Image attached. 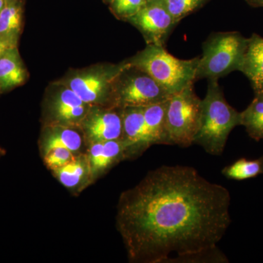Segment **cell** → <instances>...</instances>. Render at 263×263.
I'll use <instances>...</instances> for the list:
<instances>
[{
    "instance_id": "cell-4",
    "label": "cell",
    "mask_w": 263,
    "mask_h": 263,
    "mask_svg": "<svg viewBox=\"0 0 263 263\" xmlns=\"http://www.w3.org/2000/svg\"><path fill=\"white\" fill-rule=\"evenodd\" d=\"M249 37L239 32H214L202 44L195 81L217 79L241 70Z\"/></svg>"
},
{
    "instance_id": "cell-30",
    "label": "cell",
    "mask_w": 263,
    "mask_h": 263,
    "mask_svg": "<svg viewBox=\"0 0 263 263\" xmlns=\"http://www.w3.org/2000/svg\"><path fill=\"white\" fill-rule=\"evenodd\" d=\"M7 1H15V0H7Z\"/></svg>"
},
{
    "instance_id": "cell-22",
    "label": "cell",
    "mask_w": 263,
    "mask_h": 263,
    "mask_svg": "<svg viewBox=\"0 0 263 263\" xmlns=\"http://www.w3.org/2000/svg\"><path fill=\"white\" fill-rule=\"evenodd\" d=\"M228 263V257L217 247L189 255L171 259L167 263Z\"/></svg>"
},
{
    "instance_id": "cell-18",
    "label": "cell",
    "mask_w": 263,
    "mask_h": 263,
    "mask_svg": "<svg viewBox=\"0 0 263 263\" xmlns=\"http://www.w3.org/2000/svg\"><path fill=\"white\" fill-rule=\"evenodd\" d=\"M22 10L20 0L7 1L0 12V39L18 44L22 26Z\"/></svg>"
},
{
    "instance_id": "cell-1",
    "label": "cell",
    "mask_w": 263,
    "mask_h": 263,
    "mask_svg": "<svg viewBox=\"0 0 263 263\" xmlns=\"http://www.w3.org/2000/svg\"><path fill=\"white\" fill-rule=\"evenodd\" d=\"M230 192L193 167L163 165L123 192L117 228L129 262L169 260L217 247L231 223Z\"/></svg>"
},
{
    "instance_id": "cell-14",
    "label": "cell",
    "mask_w": 263,
    "mask_h": 263,
    "mask_svg": "<svg viewBox=\"0 0 263 263\" xmlns=\"http://www.w3.org/2000/svg\"><path fill=\"white\" fill-rule=\"evenodd\" d=\"M51 172L65 187L75 193L82 191L93 183L86 153L76 155L69 163Z\"/></svg>"
},
{
    "instance_id": "cell-28",
    "label": "cell",
    "mask_w": 263,
    "mask_h": 263,
    "mask_svg": "<svg viewBox=\"0 0 263 263\" xmlns=\"http://www.w3.org/2000/svg\"><path fill=\"white\" fill-rule=\"evenodd\" d=\"M3 155H4V151H3V148H0V157Z\"/></svg>"
},
{
    "instance_id": "cell-11",
    "label": "cell",
    "mask_w": 263,
    "mask_h": 263,
    "mask_svg": "<svg viewBox=\"0 0 263 263\" xmlns=\"http://www.w3.org/2000/svg\"><path fill=\"white\" fill-rule=\"evenodd\" d=\"M86 155L92 182L118 162L130 159L129 148L122 139L90 144L87 147Z\"/></svg>"
},
{
    "instance_id": "cell-5",
    "label": "cell",
    "mask_w": 263,
    "mask_h": 263,
    "mask_svg": "<svg viewBox=\"0 0 263 263\" xmlns=\"http://www.w3.org/2000/svg\"><path fill=\"white\" fill-rule=\"evenodd\" d=\"M202 100L194 89V84L171 95L166 111L167 145L186 148L193 144L200 126Z\"/></svg>"
},
{
    "instance_id": "cell-27",
    "label": "cell",
    "mask_w": 263,
    "mask_h": 263,
    "mask_svg": "<svg viewBox=\"0 0 263 263\" xmlns=\"http://www.w3.org/2000/svg\"><path fill=\"white\" fill-rule=\"evenodd\" d=\"M7 0H0V12L4 8L5 5H6Z\"/></svg>"
},
{
    "instance_id": "cell-29",
    "label": "cell",
    "mask_w": 263,
    "mask_h": 263,
    "mask_svg": "<svg viewBox=\"0 0 263 263\" xmlns=\"http://www.w3.org/2000/svg\"><path fill=\"white\" fill-rule=\"evenodd\" d=\"M103 1L105 2V3H110V0H103Z\"/></svg>"
},
{
    "instance_id": "cell-8",
    "label": "cell",
    "mask_w": 263,
    "mask_h": 263,
    "mask_svg": "<svg viewBox=\"0 0 263 263\" xmlns=\"http://www.w3.org/2000/svg\"><path fill=\"white\" fill-rule=\"evenodd\" d=\"M127 22L140 31L147 44L164 47L171 33L178 25L162 0L148 2Z\"/></svg>"
},
{
    "instance_id": "cell-21",
    "label": "cell",
    "mask_w": 263,
    "mask_h": 263,
    "mask_svg": "<svg viewBox=\"0 0 263 263\" xmlns=\"http://www.w3.org/2000/svg\"><path fill=\"white\" fill-rule=\"evenodd\" d=\"M172 15L175 22L179 24L185 17L201 8L210 0H162Z\"/></svg>"
},
{
    "instance_id": "cell-6",
    "label": "cell",
    "mask_w": 263,
    "mask_h": 263,
    "mask_svg": "<svg viewBox=\"0 0 263 263\" xmlns=\"http://www.w3.org/2000/svg\"><path fill=\"white\" fill-rule=\"evenodd\" d=\"M171 96L148 74L126 61L114 83L113 108L146 107L165 101Z\"/></svg>"
},
{
    "instance_id": "cell-2",
    "label": "cell",
    "mask_w": 263,
    "mask_h": 263,
    "mask_svg": "<svg viewBox=\"0 0 263 263\" xmlns=\"http://www.w3.org/2000/svg\"><path fill=\"white\" fill-rule=\"evenodd\" d=\"M241 124L240 112L227 102L217 79L209 80L206 95L202 100L201 121L193 144L208 154L222 155L230 133Z\"/></svg>"
},
{
    "instance_id": "cell-20",
    "label": "cell",
    "mask_w": 263,
    "mask_h": 263,
    "mask_svg": "<svg viewBox=\"0 0 263 263\" xmlns=\"http://www.w3.org/2000/svg\"><path fill=\"white\" fill-rule=\"evenodd\" d=\"M221 174L228 179L243 181L263 174V156L256 160L240 158L226 166Z\"/></svg>"
},
{
    "instance_id": "cell-7",
    "label": "cell",
    "mask_w": 263,
    "mask_h": 263,
    "mask_svg": "<svg viewBox=\"0 0 263 263\" xmlns=\"http://www.w3.org/2000/svg\"><path fill=\"white\" fill-rule=\"evenodd\" d=\"M125 66L126 61L76 72L63 84L91 106L113 108L114 83Z\"/></svg>"
},
{
    "instance_id": "cell-12",
    "label": "cell",
    "mask_w": 263,
    "mask_h": 263,
    "mask_svg": "<svg viewBox=\"0 0 263 263\" xmlns=\"http://www.w3.org/2000/svg\"><path fill=\"white\" fill-rule=\"evenodd\" d=\"M42 157L53 148H66L75 155L86 153L87 145L80 128L45 125L39 141Z\"/></svg>"
},
{
    "instance_id": "cell-16",
    "label": "cell",
    "mask_w": 263,
    "mask_h": 263,
    "mask_svg": "<svg viewBox=\"0 0 263 263\" xmlns=\"http://www.w3.org/2000/svg\"><path fill=\"white\" fill-rule=\"evenodd\" d=\"M240 72L250 81L255 94L263 92V37L256 33L249 37Z\"/></svg>"
},
{
    "instance_id": "cell-10",
    "label": "cell",
    "mask_w": 263,
    "mask_h": 263,
    "mask_svg": "<svg viewBox=\"0 0 263 263\" xmlns=\"http://www.w3.org/2000/svg\"><path fill=\"white\" fill-rule=\"evenodd\" d=\"M86 145L122 139V108L91 106L81 124Z\"/></svg>"
},
{
    "instance_id": "cell-3",
    "label": "cell",
    "mask_w": 263,
    "mask_h": 263,
    "mask_svg": "<svg viewBox=\"0 0 263 263\" xmlns=\"http://www.w3.org/2000/svg\"><path fill=\"white\" fill-rule=\"evenodd\" d=\"M200 57L191 60L176 58L164 46L147 44L146 47L127 60V63L144 71L170 95L176 94L195 84Z\"/></svg>"
},
{
    "instance_id": "cell-24",
    "label": "cell",
    "mask_w": 263,
    "mask_h": 263,
    "mask_svg": "<svg viewBox=\"0 0 263 263\" xmlns=\"http://www.w3.org/2000/svg\"><path fill=\"white\" fill-rule=\"evenodd\" d=\"M75 154L66 148H53L43 156V162L51 171L61 167L73 160Z\"/></svg>"
},
{
    "instance_id": "cell-17",
    "label": "cell",
    "mask_w": 263,
    "mask_h": 263,
    "mask_svg": "<svg viewBox=\"0 0 263 263\" xmlns=\"http://www.w3.org/2000/svg\"><path fill=\"white\" fill-rule=\"evenodd\" d=\"M167 102L168 100L143 107L145 127L151 146L167 145L166 133Z\"/></svg>"
},
{
    "instance_id": "cell-19",
    "label": "cell",
    "mask_w": 263,
    "mask_h": 263,
    "mask_svg": "<svg viewBox=\"0 0 263 263\" xmlns=\"http://www.w3.org/2000/svg\"><path fill=\"white\" fill-rule=\"evenodd\" d=\"M241 124L250 138L263 140V92L255 94L254 100L243 111L240 112Z\"/></svg>"
},
{
    "instance_id": "cell-25",
    "label": "cell",
    "mask_w": 263,
    "mask_h": 263,
    "mask_svg": "<svg viewBox=\"0 0 263 263\" xmlns=\"http://www.w3.org/2000/svg\"><path fill=\"white\" fill-rule=\"evenodd\" d=\"M17 47V45L10 42V41H5V40L0 39V55L4 53L8 48Z\"/></svg>"
},
{
    "instance_id": "cell-26",
    "label": "cell",
    "mask_w": 263,
    "mask_h": 263,
    "mask_svg": "<svg viewBox=\"0 0 263 263\" xmlns=\"http://www.w3.org/2000/svg\"><path fill=\"white\" fill-rule=\"evenodd\" d=\"M247 4L253 8H263V0H245Z\"/></svg>"
},
{
    "instance_id": "cell-13",
    "label": "cell",
    "mask_w": 263,
    "mask_h": 263,
    "mask_svg": "<svg viewBox=\"0 0 263 263\" xmlns=\"http://www.w3.org/2000/svg\"><path fill=\"white\" fill-rule=\"evenodd\" d=\"M122 139L127 145L130 158H135L151 146L145 127L143 107L122 108Z\"/></svg>"
},
{
    "instance_id": "cell-31",
    "label": "cell",
    "mask_w": 263,
    "mask_h": 263,
    "mask_svg": "<svg viewBox=\"0 0 263 263\" xmlns=\"http://www.w3.org/2000/svg\"><path fill=\"white\" fill-rule=\"evenodd\" d=\"M154 1V0H147V2Z\"/></svg>"
},
{
    "instance_id": "cell-23",
    "label": "cell",
    "mask_w": 263,
    "mask_h": 263,
    "mask_svg": "<svg viewBox=\"0 0 263 263\" xmlns=\"http://www.w3.org/2000/svg\"><path fill=\"white\" fill-rule=\"evenodd\" d=\"M147 0H110V9L115 16L127 21L147 4Z\"/></svg>"
},
{
    "instance_id": "cell-9",
    "label": "cell",
    "mask_w": 263,
    "mask_h": 263,
    "mask_svg": "<svg viewBox=\"0 0 263 263\" xmlns=\"http://www.w3.org/2000/svg\"><path fill=\"white\" fill-rule=\"evenodd\" d=\"M59 86L47 101L46 125L80 128L91 105L83 101L65 84Z\"/></svg>"
},
{
    "instance_id": "cell-15",
    "label": "cell",
    "mask_w": 263,
    "mask_h": 263,
    "mask_svg": "<svg viewBox=\"0 0 263 263\" xmlns=\"http://www.w3.org/2000/svg\"><path fill=\"white\" fill-rule=\"evenodd\" d=\"M27 78L28 73L18 48H8L0 55V93L24 84Z\"/></svg>"
}]
</instances>
